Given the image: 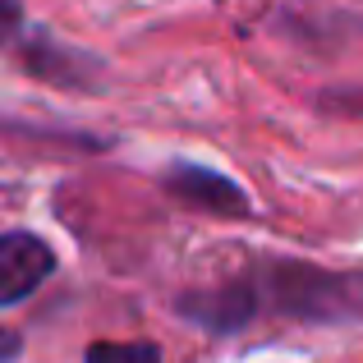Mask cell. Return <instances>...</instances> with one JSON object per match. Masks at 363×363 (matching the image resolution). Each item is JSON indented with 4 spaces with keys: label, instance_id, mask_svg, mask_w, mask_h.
Wrapping results in <instances>:
<instances>
[{
    "label": "cell",
    "instance_id": "cell-1",
    "mask_svg": "<svg viewBox=\"0 0 363 363\" xmlns=\"http://www.w3.org/2000/svg\"><path fill=\"white\" fill-rule=\"evenodd\" d=\"M262 294L276 313L299 322H363V272L276 262L262 281Z\"/></svg>",
    "mask_w": 363,
    "mask_h": 363
},
{
    "label": "cell",
    "instance_id": "cell-2",
    "mask_svg": "<svg viewBox=\"0 0 363 363\" xmlns=\"http://www.w3.org/2000/svg\"><path fill=\"white\" fill-rule=\"evenodd\" d=\"M55 272V253L42 235L9 230L0 235V303H23Z\"/></svg>",
    "mask_w": 363,
    "mask_h": 363
},
{
    "label": "cell",
    "instance_id": "cell-3",
    "mask_svg": "<svg viewBox=\"0 0 363 363\" xmlns=\"http://www.w3.org/2000/svg\"><path fill=\"white\" fill-rule=\"evenodd\" d=\"M166 194H175L189 207H203L212 216H248L253 212L244 189L235 179H225L221 170H207V166H170L166 170Z\"/></svg>",
    "mask_w": 363,
    "mask_h": 363
},
{
    "label": "cell",
    "instance_id": "cell-4",
    "mask_svg": "<svg viewBox=\"0 0 363 363\" xmlns=\"http://www.w3.org/2000/svg\"><path fill=\"white\" fill-rule=\"evenodd\" d=\"M257 308V290H248V285H221V290H189L184 299H179V313H184L189 322H198V327L207 331H240L248 318H253Z\"/></svg>",
    "mask_w": 363,
    "mask_h": 363
},
{
    "label": "cell",
    "instance_id": "cell-5",
    "mask_svg": "<svg viewBox=\"0 0 363 363\" xmlns=\"http://www.w3.org/2000/svg\"><path fill=\"white\" fill-rule=\"evenodd\" d=\"M23 60H28V69H33V74H42V79L60 83V88H83V83H88V74L97 69L88 55L65 51V46L46 42V37H33V42L23 46Z\"/></svg>",
    "mask_w": 363,
    "mask_h": 363
},
{
    "label": "cell",
    "instance_id": "cell-6",
    "mask_svg": "<svg viewBox=\"0 0 363 363\" xmlns=\"http://www.w3.org/2000/svg\"><path fill=\"white\" fill-rule=\"evenodd\" d=\"M83 363H161V354L147 340H97V345H88Z\"/></svg>",
    "mask_w": 363,
    "mask_h": 363
},
{
    "label": "cell",
    "instance_id": "cell-7",
    "mask_svg": "<svg viewBox=\"0 0 363 363\" xmlns=\"http://www.w3.org/2000/svg\"><path fill=\"white\" fill-rule=\"evenodd\" d=\"M18 28H23V5L18 0H0V46L14 42Z\"/></svg>",
    "mask_w": 363,
    "mask_h": 363
},
{
    "label": "cell",
    "instance_id": "cell-8",
    "mask_svg": "<svg viewBox=\"0 0 363 363\" xmlns=\"http://www.w3.org/2000/svg\"><path fill=\"white\" fill-rule=\"evenodd\" d=\"M18 350H23V340H18V331H9L5 322H0V363L18 359Z\"/></svg>",
    "mask_w": 363,
    "mask_h": 363
}]
</instances>
